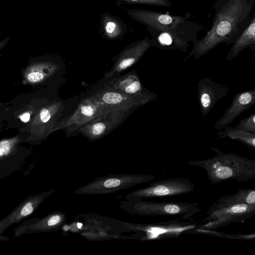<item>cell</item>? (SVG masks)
Wrapping results in <instances>:
<instances>
[{
	"label": "cell",
	"instance_id": "cell-7",
	"mask_svg": "<svg viewBox=\"0 0 255 255\" xmlns=\"http://www.w3.org/2000/svg\"><path fill=\"white\" fill-rule=\"evenodd\" d=\"M102 113L123 111L129 112L155 100L157 95L149 91L136 94H128L114 90L108 85L93 95Z\"/></svg>",
	"mask_w": 255,
	"mask_h": 255
},
{
	"label": "cell",
	"instance_id": "cell-2",
	"mask_svg": "<svg viewBox=\"0 0 255 255\" xmlns=\"http://www.w3.org/2000/svg\"><path fill=\"white\" fill-rule=\"evenodd\" d=\"M128 14L145 25L150 34L152 47L161 50H188L189 42L195 44L197 33L203 25L192 20L190 12L184 15H171L142 9H127Z\"/></svg>",
	"mask_w": 255,
	"mask_h": 255
},
{
	"label": "cell",
	"instance_id": "cell-9",
	"mask_svg": "<svg viewBox=\"0 0 255 255\" xmlns=\"http://www.w3.org/2000/svg\"><path fill=\"white\" fill-rule=\"evenodd\" d=\"M194 189V185L189 179L175 177L153 182L146 187L129 192L125 198L134 200L177 196L190 193Z\"/></svg>",
	"mask_w": 255,
	"mask_h": 255
},
{
	"label": "cell",
	"instance_id": "cell-16",
	"mask_svg": "<svg viewBox=\"0 0 255 255\" xmlns=\"http://www.w3.org/2000/svg\"><path fill=\"white\" fill-rule=\"evenodd\" d=\"M247 48L255 52V12L250 22L232 43L227 55L226 61H229L236 58Z\"/></svg>",
	"mask_w": 255,
	"mask_h": 255
},
{
	"label": "cell",
	"instance_id": "cell-5",
	"mask_svg": "<svg viewBox=\"0 0 255 255\" xmlns=\"http://www.w3.org/2000/svg\"><path fill=\"white\" fill-rule=\"evenodd\" d=\"M120 207L132 215L142 216H176L193 221L192 217L201 209L197 203L186 202H156L143 199L126 200Z\"/></svg>",
	"mask_w": 255,
	"mask_h": 255
},
{
	"label": "cell",
	"instance_id": "cell-14",
	"mask_svg": "<svg viewBox=\"0 0 255 255\" xmlns=\"http://www.w3.org/2000/svg\"><path fill=\"white\" fill-rule=\"evenodd\" d=\"M151 47V40L149 37L131 43L119 54L111 71L106 73L105 76L110 78L116 73L125 70L137 62Z\"/></svg>",
	"mask_w": 255,
	"mask_h": 255
},
{
	"label": "cell",
	"instance_id": "cell-13",
	"mask_svg": "<svg viewBox=\"0 0 255 255\" xmlns=\"http://www.w3.org/2000/svg\"><path fill=\"white\" fill-rule=\"evenodd\" d=\"M255 105V89L242 91L233 97L230 106L216 121V129H223L229 126L242 113Z\"/></svg>",
	"mask_w": 255,
	"mask_h": 255
},
{
	"label": "cell",
	"instance_id": "cell-12",
	"mask_svg": "<svg viewBox=\"0 0 255 255\" xmlns=\"http://www.w3.org/2000/svg\"><path fill=\"white\" fill-rule=\"evenodd\" d=\"M197 95L199 108L206 117L217 103L228 94L227 86L216 83L209 78H201L197 83Z\"/></svg>",
	"mask_w": 255,
	"mask_h": 255
},
{
	"label": "cell",
	"instance_id": "cell-3",
	"mask_svg": "<svg viewBox=\"0 0 255 255\" xmlns=\"http://www.w3.org/2000/svg\"><path fill=\"white\" fill-rule=\"evenodd\" d=\"M211 150L216 155L205 159L187 162L188 165L205 170L208 180L216 184L234 180L239 182L255 178V161L238 154L225 153L213 147Z\"/></svg>",
	"mask_w": 255,
	"mask_h": 255
},
{
	"label": "cell",
	"instance_id": "cell-21",
	"mask_svg": "<svg viewBox=\"0 0 255 255\" xmlns=\"http://www.w3.org/2000/svg\"><path fill=\"white\" fill-rule=\"evenodd\" d=\"M215 203L224 204H255V189H240L232 195L222 196Z\"/></svg>",
	"mask_w": 255,
	"mask_h": 255
},
{
	"label": "cell",
	"instance_id": "cell-18",
	"mask_svg": "<svg viewBox=\"0 0 255 255\" xmlns=\"http://www.w3.org/2000/svg\"><path fill=\"white\" fill-rule=\"evenodd\" d=\"M114 90L128 94H136L148 91L143 90L138 77L135 74H127L115 78L108 85Z\"/></svg>",
	"mask_w": 255,
	"mask_h": 255
},
{
	"label": "cell",
	"instance_id": "cell-26",
	"mask_svg": "<svg viewBox=\"0 0 255 255\" xmlns=\"http://www.w3.org/2000/svg\"><path fill=\"white\" fill-rule=\"evenodd\" d=\"M44 78V75L40 72H33L28 75L27 79L30 82H37L41 81Z\"/></svg>",
	"mask_w": 255,
	"mask_h": 255
},
{
	"label": "cell",
	"instance_id": "cell-25",
	"mask_svg": "<svg viewBox=\"0 0 255 255\" xmlns=\"http://www.w3.org/2000/svg\"><path fill=\"white\" fill-rule=\"evenodd\" d=\"M10 144L6 140L0 142V157L7 155L10 151Z\"/></svg>",
	"mask_w": 255,
	"mask_h": 255
},
{
	"label": "cell",
	"instance_id": "cell-15",
	"mask_svg": "<svg viewBox=\"0 0 255 255\" xmlns=\"http://www.w3.org/2000/svg\"><path fill=\"white\" fill-rule=\"evenodd\" d=\"M55 191L51 190L45 191L25 200L15 210L0 221V232L10 225L17 223L32 214L41 203Z\"/></svg>",
	"mask_w": 255,
	"mask_h": 255
},
{
	"label": "cell",
	"instance_id": "cell-10",
	"mask_svg": "<svg viewBox=\"0 0 255 255\" xmlns=\"http://www.w3.org/2000/svg\"><path fill=\"white\" fill-rule=\"evenodd\" d=\"M102 113V109L92 95L83 99L75 112L60 122L55 129H64L66 135L70 136Z\"/></svg>",
	"mask_w": 255,
	"mask_h": 255
},
{
	"label": "cell",
	"instance_id": "cell-6",
	"mask_svg": "<svg viewBox=\"0 0 255 255\" xmlns=\"http://www.w3.org/2000/svg\"><path fill=\"white\" fill-rule=\"evenodd\" d=\"M155 177L143 174H114L95 178L74 191L76 195H104L128 189L134 186L149 182Z\"/></svg>",
	"mask_w": 255,
	"mask_h": 255
},
{
	"label": "cell",
	"instance_id": "cell-1",
	"mask_svg": "<svg viewBox=\"0 0 255 255\" xmlns=\"http://www.w3.org/2000/svg\"><path fill=\"white\" fill-rule=\"evenodd\" d=\"M255 0H214V15L209 29L198 39L185 60L201 58L219 44H232L252 20Z\"/></svg>",
	"mask_w": 255,
	"mask_h": 255
},
{
	"label": "cell",
	"instance_id": "cell-22",
	"mask_svg": "<svg viewBox=\"0 0 255 255\" xmlns=\"http://www.w3.org/2000/svg\"><path fill=\"white\" fill-rule=\"evenodd\" d=\"M199 233L205 234L212 236H216L220 238H224L230 239H241L246 240H253L255 239V234H229L225 233L216 232L212 230L200 229Z\"/></svg>",
	"mask_w": 255,
	"mask_h": 255
},
{
	"label": "cell",
	"instance_id": "cell-8",
	"mask_svg": "<svg viewBox=\"0 0 255 255\" xmlns=\"http://www.w3.org/2000/svg\"><path fill=\"white\" fill-rule=\"evenodd\" d=\"M199 224L200 228L216 230L231 224L244 222L255 215V204H223L214 202Z\"/></svg>",
	"mask_w": 255,
	"mask_h": 255
},
{
	"label": "cell",
	"instance_id": "cell-11",
	"mask_svg": "<svg viewBox=\"0 0 255 255\" xmlns=\"http://www.w3.org/2000/svg\"><path fill=\"white\" fill-rule=\"evenodd\" d=\"M128 113L117 111L102 113L81 127L78 131L90 141L99 139L120 125Z\"/></svg>",
	"mask_w": 255,
	"mask_h": 255
},
{
	"label": "cell",
	"instance_id": "cell-17",
	"mask_svg": "<svg viewBox=\"0 0 255 255\" xmlns=\"http://www.w3.org/2000/svg\"><path fill=\"white\" fill-rule=\"evenodd\" d=\"M101 30L105 37L109 39H122L127 27L120 18L109 12H105L101 17Z\"/></svg>",
	"mask_w": 255,
	"mask_h": 255
},
{
	"label": "cell",
	"instance_id": "cell-4",
	"mask_svg": "<svg viewBox=\"0 0 255 255\" xmlns=\"http://www.w3.org/2000/svg\"><path fill=\"white\" fill-rule=\"evenodd\" d=\"M127 232L134 233L127 239L141 241L176 239L184 234L197 233L199 224L181 218L154 223H132L122 222Z\"/></svg>",
	"mask_w": 255,
	"mask_h": 255
},
{
	"label": "cell",
	"instance_id": "cell-23",
	"mask_svg": "<svg viewBox=\"0 0 255 255\" xmlns=\"http://www.w3.org/2000/svg\"><path fill=\"white\" fill-rule=\"evenodd\" d=\"M234 128L255 133V113L241 120L239 124L233 127Z\"/></svg>",
	"mask_w": 255,
	"mask_h": 255
},
{
	"label": "cell",
	"instance_id": "cell-19",
	"mask_svg": "<svg viewBox=\"0 0 255 255\" xmlns=\"http://www.w3.org/2000/svg\"><path fill=\"white\" fill-rule=\"evenodd\" d=\"M66 215L61 211H55L38 220L34 224L32 231L53 232L60 229L66 222Z\"/></svg>",
	"mask_w": 255,
	"mask_h": 255
},
{
	"label": "cell",
	"instance_id": "cell-24",
	"mask_svg": "<svg viewBox=\"0 0 255 255\" xmlns=\"http://www.w3.org/2000/svg\"><path fill=\"white\" fill-rule=\"evenodd\" d=\"M127 3L147 4L170 8L172 3L169 0H118Z\"/></svg>",
	"mask_w": 255,
	"mask_h": 255
},
{
	"label": "cell",
	"instance_id": "cell-27",
	"mask_svg": "<svg viewBox=\"0 0 255 255\" xmlns=\"http://www.w3.org/2000/svg\"><path fill=\"white\" fill-rule=\"evenodd\" d=\"M20 119L23 122H27L30 119V114L28 113H24L20 116Z\"/></svg>",
	"mask_w": 255,
	"mask_h": 255
},
{
	"label": "cell",
	"instance_id": "cell-20",
	"mask_svg": "<svg viewBox=\"0 0 255 255\" xmlns=\"http://www.w3.org/2000/svg\"><path fill=\"white\" fill-rule=\"evenodd\" d=\"M224 130L221 129L217 132V139L228 138L241 142L248 147L255 148V133L247 132L233 127L227 126Z\"/></svg>",
	"mask_w": 255,
	"mask_h": 255
}]
</instances>
